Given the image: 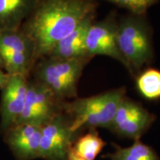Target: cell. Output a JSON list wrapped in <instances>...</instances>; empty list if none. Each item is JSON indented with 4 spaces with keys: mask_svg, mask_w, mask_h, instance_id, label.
<instances>
[{
    "mask_svg": "<svg viewBox=\"0 0 160 160\" xmlns=\"http://www.w3.org/2000/svg\"><path fill=\"white\" fill-rule=\"evenodd\" d=\"M0 67V90L2 89L8 81L10 75Z\"/></svg>",
    "mask_w": 160,
    "mask_h": 160,
    "instance_id": "cell-17",
    "label": "cell"
},
{
    "mask_svg": "<svg viewBox=\"0 0 160 160\" xmlns=\"http://www.w3.org/2000/svg\"><path fill=\"white\" fill-rule=\"evenodd\" d=\"M68 160H85V159H82L81 157H78L77 155H76L75 153L72 151V150H71V151L69 152L68 157Z\"/></svg>",
    "mask_w": 160,
    "mask_h": 160,
    "instance_id": "cell-18",
    "label": "cell"
},
{
    "mask_svg": "<svg viewBox=\"0 0 160 160\" xmlns=\"http://www.w3.org/2000/svg\"><path fill=\"white\" fill-rule=\"evenodd\" d=\"M125 97L124 88L63 103V111L71 121L72 131L83 128L111 129L118 106Z\"/></svg>",
    "mask_w": 160,
    "mask_h": 160,
    "instance_id": "cell-2",
    "label": "cell"
},
{
    "mask_svg": "<svg viewBox=\"0 0 160 160\" xmlns=\"http://www.w3.org/2000/svg\"><path fill=\"white\" fill-rule=\"evenodd\" d=\"M40 0H0V31L19 29Z\"/></svg>",
    "mask_w": 160,
    "mask_h": 160,
    "instance_id": "cell-12",
    "label": "cell"
},
{
    "mask_svg": "<svg viewBox=\"0 0 160 160\" xmlns=\"http://www.w3.org/2000/svg\"><path fill=\"white\" fill-rule=\"evenodd\" d=\"M142 17L131 14L118 24V48L131 71L140 69L153 57L150 30Z\"/></svg>",
    "mask_w": 160,
    "mask_h": 160,
    "instance_id": "cell-4",
    "label": "cell"
},
{
    "mask_svg": "<svg viewBox=\"0 0 160 160\" xmlns=\"http://www.w3.org/2000/svg\"><path fill=\"white\" fill-rule=\"evenodd\" d=\"M119 8L129 11L131 14L143 16L147 10L159 0H104Z\"/></svg>",
    "mask_w": 160,
    "mask_h": 160,
    "instance_id": "cell-16",
    "label": "cell"
},
{
    "mask_svg": "<svg viewBox=\"0 0 160 160\" xmlns=\"http://www.w3.org/2000/svg\"><path fill=\"white\" fill-rule=\"evenodd\" d=\"M78 133L72 131L71 121L65 112L55 116L42 127L39 158L45 160H68Z\"/></svg>",
    "mask_w": 160,
    "mask_h": 160,
    "instance_id": "cell-6",
    "label": "cell"
},
{
    "mask_svg": "<svg viewBox=\"0 0 160 160\" xmlns=\"http://www.w3.org/2000/svg\"><path fill=\"white\" fill-rule=\"evenodd\" d=\"M97 7L95 0H40L20 28L33 43L37 62L49 56L86 18L95 14Z\"/></svg>",
    "mask_w": 160,
    "mask_h": 160,
    "instance_id": "cell-1",
    "label": "cell"
},
{
    "mask_svg": "<svg viewBox=\"0 0 160 160\" xmlns=\"http://www.w3.org/2000/svg\"><path fill=\"white\" fill-rule=\"evenodd\" d=\"M95 14L86 18L70 34L56 45L48 57L60 59H76L88 57L86 55L85 41L90 26L94 22ZM89 58V57H88Z\"/></svg>",
    "mask_w": 160,
    "mask_h": 160,
    "instance_id": "cell-11",
    "label": "cell"
},
{
    "mask_svg": "<svg viewBox=\"0 0 160 160\" xmlns=\"http://www.w3.org/2000/svg\"><path fill=\"white\" fill-rule=\"evenodd\" d=\"M63 103L42 84L35 79H28L25 105L16 124H32L42 127L63 111Z\"/></svg>",
    "mask_w": 160,
    "mask_h": 160,
    "instance_id": "cell-5",
    "label": "cell"
},
{
    "mask_svg": "<svg viewBox=\"0 0 160 160\" xmlns=\"http://www.w3.org/2000/svg\"><path fill=\"white\" fill-rule=\"evenodd\" d=\"M155 119V116L142 106L125 97L118 106L110 130L122 137L137 140Z\"/></svg>",
    "mask_w": 160,
    "mask_h": 160,
    "instance_id": "cell-7",
    "label": "cell"
},
{
    "mask_svg": "<svg viewBox=\"0 0 160 160\" xmlns=\"http://www.w3.org/2000/svg\"><path fill=\"white\" fill-rule=\"evenodd\" d=\"M107 157L111 160H159L154 150L139 139L135 140L130 147H117L114 152Z\"/></svg>",
    "mask_w": 160,
    "mask_h": 160,
    "instance_id": "cell-14",
    "label": "cell"
},
{
    "mask_svg": "<svg viewBox=\"0 0 160 160\" xmlns=\"http://www.w3.org/2000/svg\"><path fill=\"white\" fill-rule=\"evenodd\" d=\"M28 78L10 75L2 91L0 101V132L4 133L17 123L25 105Z\"/></svg>",
    "mask_w": 160,
    "mask_h": 160,
    "instance_id": "cell-9",
    "label": "cell"
},
{
    "mask_svg": "<svg viewBox=\"0 0 160 160\" xmlns=\"http://www.w3.org/2000/svg\"><path fill=\"white\" fill-rule=\"evenodd\" d=\"M88 59L44 57L33 68L35 80L45 86L61 101L76 97L78 81Z\"/></svg>",
    "mask_w": 160,
    "mask_h": 160,
    "instance_id": "cell-3",
    "label": "cell"
},
{
    "mask_svg": "<svg viewBox=\"0 0 160 160\" xmlns=\"http://www.w3.org/2000/svg\"><path fill=\"white\" fill-rule=\"evenodd\" d=\"M137 87L140 94L148 100L160 99V71L146 70L138 77Z\"/></svg>",
    "mask_w": 160,
    "mask_h": 160,
    "instance_id": "cell-15",
    "label": "cell"
},
{
    "mask_svg": "<svg viewBox=\"0 0 160 160\" xmlns=\"http://www.w3.org/2000/svg\"><path fill=\"white\" fill-rule=\"evenodd\" d=\"M3 60H2V56L0 54V67L2 68H3Z\"/></svg>",
    "mask_w": 160,
    "mask_h": 160,
    "instance_id": "cell-19",
    "label": "cell"
},
{
    "mask_svg": "<svg viewBox=\"0 0 160 160\" xmlns=\"http://www.w3.org/2000/svg\"><path fill=\"white\" fill-rule=\"evenodd\" d=\"M3 134L5 143L17 160L39 159L42 126L16 124Z\"/></svg>",
    "mask_w": 160,
    "mask_h": 160,
    "instance_id": "cell-10",
    "label": "cell"
},
{
    "mask_svg": "<svg viewBox=\"0 0 160 160\" xmlns=\"http://www.w3.org/2000/svg\"><path fill=\"white\" fill-rule=\"evenodd\" d=\"M106 145L96 129H90L87 133L78 137L72 146V151L85 160H94Z\"/></svg>",
    "mask_w": 160,
    "mask_h": 160,
    "instance_id": "cell-13",
    "label": "cell"
},
{
    "mask_svg": "<svg viewBox=\"0 0 160 160\" xmlns=\"http://www.w3.org/2000/svg\"><path fill=\"white\" fill-rule=\"evenodd\" d=\"M115 21L114 15H110L104 20L91 24L85 37L86 55L89 58L97 55L107 56L126 67L118 48V24Z\"/></svg>",
    "mask_w": 160,
    "mask_h": 160,
    "instance_id": "cell-8",
    "label": "cell"
}]
</instances>
